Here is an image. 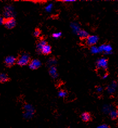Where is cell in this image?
<instances>
[{"instance_id":"9a60e30c","label":"cell","mask_w":118,"mask_h":128,"mask_svg":"<svg viewBox=\"0 0 118 128\" xmlns=\"http://www.w3.org/2000/svg\"><path fill=\"white\" fill-rule=\"evenodd\" d=\"M112 47L110 44H105L104 52L106 54H110L112 52Z\"/></svg>"},{"instance_id":"3957f363","label":"cell","mask_w":118,"mask_h":128,"mask_svg":"<svg viewBox=\"0 0 118 128\" xmlns=\"http://www.w3.org/2000/svg\"><path fill=\"white\" fill-rule=\"evenodd\" d=\"M108 67V61L105 58H101L98 59L97 62V68H102L106 70Z\"/></svg>"},{"instance_id":"7c38bea8","label":"cell","mask_w":118,"mask_h":128,"mask_svg":"<svg viewBox=\"0 0 118 128\" xmlns=\"http://www.w3.org/2000/svg\"><path fill=\"white\" fill-rule=\"evenodd\" d=\"M12 12L10 7H5V9H4V11L3 12V15L5 18L12 17Z\"/></svg>"},{"instance_id":"44dd1931","label":"cell","mask_w":118,"mask_h":128,"mask_svg":"<svg viewBox=\"0 0 118 128\" xmlns=\"http://www.w3.org/2000/svg\"><path fill=\"white\" fill-rule=\"evenodd\" d=\"M72 28H73V30L75 31V33L76 34H78V32L81 30V29L76 24H72Z\"/></svg>"},{"instance_id":"277c9868","label":"cell","mask_w":118,"mask_h":128,"mask_svg":"<svg viewBox=\"0 0 118 128\" xmlns=\"http://www.w3.org/2000/svg\"><path fill=\"white\" fill-rule=\"evenodd\" d=\"M17 59H16L14 56H8L4 59V64L6 66L10 68L16 63Z\"/></svg>"},{"instance_id":"30bf717a","label":"cell","mask_w":118,"mask_h":128,"mask_svg":"<svg viewBox=\"0 0 118 128\" xmlns=\"http://www.w3.org/2000/svg\"><path fill=\"white\" fill-rule=\"evenodd\" d=\"M81 117L82 120L84 122H87L91 120L92 118L91 114L90 113L87 112H85L82 113Z\"/></svg>"},{"instance_id":"5bb4252c","label":"cell","mask_w":118,"mask_h":128,"mask_svg":"<svg viewBox=\"0 0 118 128\" xmlns=\"http://www.w3.org/2000/svg\"><path fill=\"white\" fill-rule=\"evenodd\" d=\"M77 34L81 38H83V39H86V38L87 39V38L89 36V34L87 33V32L84 30H80Z\"/></svg>"},{"instance_id":"ba28073f","label":"cell","mask_w":118,"mask_h":128,"mask_svg":"<svg viewBox=\"0 0 118 128\" xmlns=\"http://www.w3.org/2000/svg\"><path fill=\"white\" fill-rule=\"evenodd\" d=\"M43 55H49V54L52 53V47L48 44H46L45 46H43L42 50H41V52Z\"/></svg>"},{"instance_id":"1f68e13d","label":"cell","mask_w":118,"mask_h":128,"mask_svg":"<svg viewBox=\"0 0 118 128\" xmlns=\"http://www.w3.org/2000/svg\"><path fill=\"white\" fill-rule=\"evenodd\" d=\"M117 112H118V110H117Z\"/></svg>"},{"instance_id":"5b68a950","label":"cell","mask_w":118,"mask_h":128,"mask_svg":"<svg viewBox=\"0 0 118 128\" xmlns=\"http://www.w3.org/2000/svg\"><path fill=\"white\" fill-rule=\"evenodd\" d=\"M41 66V62L39 59H33L31 60L29 64V68L32 70H35L39 68Z\"/></svg>"},{"instance_id":"e0dca14e","label":"cell","mask_w":118,"mask_h":128,"mask_svg":"<svg viewBox=\"0 0 118 128\" xmlns=\"http://www.w3.org/2000/svg\"><path fill=\"white\" fill-rule=\"evenodd\" d=\"M103 110L105 114H110V113L113 110H112V108L111 106H110V105H105V106L103 107Z\"/></svg>"},{"instance_id":"8992f818","label":"cell","mask_w":118,"mask_h":128,"mask_svg":"<svg viewBox=\"0 0 118 128\" xmlns=\"http://www.w3.org/2000/svg\"><path fill=\"white\" fill-rule=\"evenodd\" d=\"M99 41V38L97 36H89L86 39V43L89 46H93L96 44Z\"/></svg>"},{"instance_id":"7a4b0ae2","label":"cell","mask_w":118,"mask_h":128,"mask_svg":"<svg viewBox=\"0 0 118 128\" xmlns=\"http://www.w3.org/2000/svg\"><path fill=\"white\" fill-rule=\"evenodd\" d=\"M16 24V22L15 18L13 17L5 18L4 25L7 29L11 30V29L14 28L15 27Z\"/></svg>"},{"instance_id":"52a82bcc","label":"cell","mask_w":118,"mask_h":128,"mask_svg":"<svg viewBox=\"0 0 118 128\" xmlns=\"http://www.w3.org/2000/svg\"><path fill=\"white\" fill-rule=\"evenodd\" d=\"M118 84L116 82H112L110 85L107 86V91L110 94H113L116 90Z\"/></svg>"},{"instance_id":"2e32d148","label":"cell","mask_w":118,"mask_h":128,"mask_svg":"<svg viewBox=\"0 0 118 128\" xmlns=\"http://www.w3.org/2000/svg\"><path fill=\"white\" fill-rule=\"evenodd\" d=\"M34 114V112L25 111V112L23 114V117L25 119H30V118L33 117Z\"/></svg>"},{"instance_id":"f546056e","label":"cell","mask_w":118,"mask_h":128,"mask_svg":"<svg viewBox=\"0 0 118 128\" xmlns=\"http://www.w3.org/2000/svg\"><path fill=\"white\" fill-rule=\"evenodd\" d=\"M103 88L101 87V86H99V87H98L97 88V91L98 92H101L102 91H103Z\"/></svg>"},{"instance_id":"d6986e66","label":"cell","mask_w":118,"mask_h":128,"mask_svg":"<svg viewBox=\"0 0 118 128\" xmlns=\"http://www.w3.org/2000/svg\"><path fill=\"white\" fill-rule=\"evenodd\" d=\"M110 116L112 120L117 119V118L118 117V114L117 111L113 110L110 113Z\"/></svg>"},{"instance_id":"9c48e42d","label":"cell","mask_w":118,"mask_h":128,"mask_svg":"<svg viewBox=\"0 0 118 128\" xmlns=\"http://www.w3.org/2000/svg\"><path fill=\"white\" fill-rule=\"evenodd\" d=\"M47 44V42L44 40H40L39 42L36 44V50L37 52H41V50H42L43 46Z\"/></svg>"},{"instance_id":"f1b7e54d","label":"cell","mask_w":118,"mask_h":128,"mask_svg":"<svg viewBox=\"0 0 118 128\" xmlns=\"http://www.w3.org/2000/svg\"><path fill=\"white\" fill-rule=\"evenodd\" d=\"M4 20H5V18L3 17H2L1 15H0V26L4 24Z\"/></svg>"},{"instance_id":"8fae6325","label":"cell","mask_w":118,"mask_h":128,"mask_svg":"<svg viewBox=\"0 0 118 128\" xmlns=\"http://www.w3.org/2000/svg\"><path fill=\"white\" fill-rule=\"evenodd\" d=\"M49 74L53 78H56L58 76V74L57 73V68L55 66H51L49 69Z\"/></svg>"},{"instance_id":"4316f807","label":"cell","mask_w":118,"mask_h":128,"mask_svg":"<svg viewBox=\"0 0 118 128\" xmlns=\"http://www.w3.org/2000/svg\"><path fill=\"white\" fill-rule=\"evenodd\" d=\"M104 47H105V44H101V46L99 47H98V49L99 51V53L100 52H104Z\"/></svg>"},{"instance_id":"484cf974","label":"cell","mask_w":118,"mask_h":128,"mask_svg":"<svg viewBox=\"0 0 118 128\" xmlns=\"http://www.w3.org/2000/svg\"><path fill=\"white\" fill-rule=\"evenodd\" d=\"M52 8H53V4H50L46 8V10L47 12H50L51 10H52Z\"/></svg>"},{"instance_id":"ffe728a7","label":"cell","mask_w":118,"mask_h":128,"mask_svg":"<svg viewBox=\"0 0 118 128\" xmlns=\"http://www.w3.org/2000/svg\"><path fill=\"white\" fill-rule=\"evenodd\" d=\"M90 50H91V52L93 54H97V53H99L98 47L95 46H91Z\"/></svg>"},{"instance_id":"ac0fdd59","label":"cell","mask_w":118,"mask_h":128,"mask_svg":"<svg viewBox=\"0 0 118 128\" xmlns=\"http://www.w3.org/2000/svg\"><path fill=\"white\" fill-rule=\"evenodd\" d=\"M24 108L25 111L28 112H34V108L33 106L30 104H26L24 106Z\"/></svg>"},{"instance_id":"83f0119b","label":"cell","mask_w":118,"mask_h":128,"mask_svg":"<svg viewBox=\"0 0 118 128\" xmlns=\"http://www.w3.org/2000/svg\"><path fill=\"white\" fill-rule=\"evenodd\" d=\"M97 128H109V126L107 124H104L100 125V126H99Z\"/></svg>"},{"instance_id":"603a6c76","label":"cell","mask_w":118,"mask_h":128,"mask_svg":"<svg viewBox=\"0 0 118 128\" xmlns=\"http://www.w3.org/2000/svg\"><path fill=\"white\" fill-rule=\"evenodd\" d=\"M41 33V30H39V28H36V29H35V30L33 34H34V36L35 37L37 38V37L40 36Z\"/></svg>"},{"instance_id":"d4e9b609","label":"cell","mask_w":118,"mask_h":128,"mask_svg":"<svg viewBox=\"0 0 118 128\" xmlns=\"http://www.w3.org/2000/svg\"><path fill=\"white\" fill-rule=\"evenodd\" d=\"M48 62L49 64H51V63H52V66H54V64L56 63V60L55 59V58H52L49 60Z\"/></svg>"},{"instance_id":"4fadbf2b","label":"cell","mask_w":118,"mask_h":128,"mask_svg":"<svg viewBox=\"0 0 118 128\" xmlns=\"http://www.w3.org/2000/svg\"><path fill=\"white\" fill-rule=\"evenodd\" d=\"M10 80V78L5 73H1L0 74V82L4 83Z\"/></svg>"},{"instance_id":"4dcf8cb0","label":"cell","mask_w":118,"mask_h":128,"mask_svg":"<svg viewBox=\"0 0 118 128\" xmlns=\"http://www.w3.org/2000/svg\"><path fill=\"white\" fill-rule=\"evenodd\" d=\"M107 76H108V74H105L104 76H103V79H106L107 77Z\"/></svg>"},{"instance_id":"cb8c5ba5","label":"cell","mask_w":118,"mask_h":128,"mask_svg":"<svg viewBox=\"0 0 118 128\" xmlns=\"http://www.w3.org/2000/svg\"><path fill=\"white\" fill-rule=\"evenodd\" d=\"M62 36V33L61 32H58V33H55L53 34L52 36L55 38V39H58V38H60Z\"/></svg>"},{"instance_id":"6da1fadb","label":"cell","mask_w":118,"mask_h":128,"mask_svg":"<svg viewBox=\"0 0 118 128\" xmlns=\"http://www.w3.org/2000/svg\"><path fill=\"white\" fill-rule=\"evenodd\" d=\"M30 61V56L26 53H23L20 55V56H18L16 60V64L20 66H23L29 65Z\"/></svg>"},{"instance_id":"7402d4cb","label":"cell","mask_w":118,"mask_h":128,"mask_svg":"<svg viewBox=\"0 0 118 128\" xmlns=\"http://www.w3.org/2000/svg\"><path fill=\"white\" fill-rule=\"evenodd\" d=\"M58 96H59V97L65 98V97H66V96H67V92H66V91L61 90H60V91H59Z\"/></svg>"}]
</instances>
